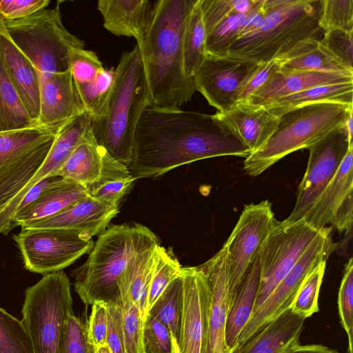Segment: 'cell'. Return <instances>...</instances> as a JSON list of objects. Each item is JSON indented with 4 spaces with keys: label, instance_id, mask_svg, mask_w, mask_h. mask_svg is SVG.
Returning <instances> with one entry per match:
<instances>
[{
    "label": "cell",
    "instance_id": "cell-1",
    "mask_svg": "<svg viewBox=\"0 0 353 353\" xmlns=\"http://www.w3.org/2000/svg\"><path fill=\"white\" fill-rule=\"evenodd\" d=\"M250 154L214 114L149 104L137 125L128 168L137 180L159 176L199 160L222 156L246 159Z\"/></svg>",
    "mask_w": 353,
    "mask_h": 353
},
{
    "label": "cell",
    "instance_id": "cell-2",
    "mask_svg": "<svg viewBox=\"0 0 353 353\" xmlns=\"http://www.w3.org/2000/svg\"><path fill=\"white\" fill-rule=\"evenodd\" d=\"M196 0H159L150 29L137 46L146 77L150 105L180 108L196 92L183 68V34Z\"/></svg>",
    "mask_w": 353,
    "mask_h": 353
},
{
    "label": "cell",
    "instance_id": "cell-3",
    "mask_svg": "<svg viewBox=\"0 0 353 353\" xmlns=\"http://www.w3.org/2000/svg\"><path fill=\"white\" fill-rule=\"evenodd\" d=\"M159 242L144 225H112L100 234L87 261L73 270L74 289L85 305L122 304L119 281L132 259Z\"/></svg>",
    "mask_w": 353,
    "mask_h": 353
},
{
    "label": "cell",
    "instance_id": "cell-4",
    "mask_svg": "<svg viewBox=\"0 0 353 353\" xmlns=\"http://www.w3.org/2000/svg\"><path fill=\"white\" fill-rule=\"evenodd\" d=\"M150 104L149 90L137 46L123 52L114 68V83L103 114L92 120L97 141L117 161L128 167L134 134Z\"/></svg>",
    "mask_w": 353,
    "mask_h": 353
},
{
    "label": "cell",
    "instance_id": "cell-5",
    "mask_svg": "<svg viewBox=\"0 0 353 353\" xmlns=\"http://www.w3.org/2000/svg\"><path fill=\"white\" fill-rule=\"evenodd\" d=\"M321 0H264L263 21L239 37L228 55L258 64L281 59L301 42L318 39Z\"/></svg>",
    "mask_w": 353,
    "mask_h": 353
},
{
    "label": "cell",
    "instance_id": "cell-6",
    "mask_svg": "<svg viewBox=\"0 0 353 353\" xmlns=\"http://www.w3.org/2000/svg\"><path fill=\"white\" fill-rule=\"evenodd\" d=\"M353 105L324 102L299 106L283 112L267 143L245 159V172L250 176H259L289 154L307 149L343 125Z\"/></svg>",
    "mask_w": 353,
    "mask_h": 353
},
{
    "label": "cell",
    "instance_id": "cell-7",
    "mask_svg": "<svg viewBox=\"0 0 353 353\" xmlns=\"http://www.w3.org/2000/svg\"><path fill=\"white\" fill-rule=\"evenodd\" d=\"M2 21L8 35L32 63L39 79L68 70L71 50L85 46L65 28L59 4L26 18Z\"/></svg>",
    "mask_w": 353,
    "mask_h": 353
},
{
    "label": "cell",
    "instance_id": "cell-8",
    "mask_svg": "<svg viewBox=\"0 0 353 353\" xmlns=\"http://www.w3.org/2000/svg\"><path fill=\"white\" fill-rule=\"evenodd\" d=\"M71 312L70 281L63 270L45 274L26 289L21 321L34 353H60L65 322Z\"/></svg>",
    "mask_w": 353,
    "mask_h": 353
},
{
    "label": "cell",
    "instance_id": "cell-9",
    "mask_svg": "<svg viewBox=\"0 0 353 353\" xmlns=\"http://www.w3.org/2000/svg\"><path fill=\"white\" fill-rule=\"evenodd\" d=\"M61 128L34 125L0 132V212L34 176Z\"/></svg>",
    "mask_w": 353,
    "mask_h": 353
},
{
    "label": "cell",
    "instance_id": "cell-10",
    "mask_svg": "<svg viewBox=\"0 0 353 353\" xmlns=\"http://www.w3.org/2000/svg\"><path fill=\"white\" fill-rule=\"evenodd\" d=\"M325 228L316 229L303 219L277 220L259 252L260 283L253 313Z\"/></svg>",
    "mask_w": 353,
    "mask_h": 353
},
{
    "label": "cell",
    "instance_id": "cell-11",
    "mask_svg": "<svg viewBox=\"0 0 353 353\" xmlns=\"http://www.w3.org/2000/svg\"><path fill=\"white\" fill-rule=\"evenodd\" d=\"M25 268L30 272L47 274L62 270L94 246L83 233L57 228L22 229L13 236Z\"/></svg>",
    "mask_w": 353,
    "mask_h": 353
},
{
    "label": "cell",
    "instance_id": "cell-12",
    "mask_svg": "<svg viewBox=\"0 0 353 353\" xmlns=\"http://www.w3.org/2000/svg\"><path fill=\"white\" fill-rule=\"evenodd\" d=\"M277 220L268 200L245 205L228 240L230 308ZM230 310V309H229Z\"/></svg>",
    "mask_w": 353,
    "mask_h": 353
},
{
    "label": "cell",
    "instance_id": "cell-13",
    "mask_svg": "<svg viewBox=\"0 0 353 353\" xmlns=\"http://www.w3.org/2000/svg\"><path fill=\"white\" fill-rule=\"evenodd\" d=\"M332 230L330 227L324 229L265 301L252 314L241 333L236 348L266 323L291 307L308 274L318 265L327 261L330 254L336 249L337 243L333 241Z\"/></svg>",
    "mask_w": 353,
    "mask_h": 353
},
{
    "label": "cell",
    "instance_id": "cell-14",
    "mask_svg": "<svg viewBox=\"0 0 353 353\" xmlns=\"http://www.w3.org/2000/svg\"><path fill=\"white\" fill-rule=\"evenodd\" d=\"M350 143L344 124L310 146L305 174L299 185L296 203L285 219H303L323 190L336 173Z\"/></svg>",
    "mask_w": 353,
    "mask_h": 353
},
{
    "label": "cell",
    "instance_id": "cell-15",
    "mask_svg": "<svg viewBox=\"0 0 353 353\" xmlns=\"http://www.w3.org/2000/svg\"><path fill=\"white\" fill-rule=\"evenodd\" d=\"M259 64L232 56H207L194 76L196 90L217 110L225 112L238 103L245 84Z\"/></svg>",
    "mask_w": 353,
    "mask_h": 353
},
{
    "label": "cell",
    "instance_id": "cell-16",
    "mask_svg": "<svg viewBox=\"0 0 353 353\" xmlns=\"http://www.w3.org/2000/svg\"><path fill=\"white\" fill-rule=\"evenodd\" d=\"M353 145L336 173L323 190L303 219L321 229L330 227L340 233L351 232L353 223Z\"/></svg>",
    "mask_w": 353,
    "mask_h": 353
},
{
    "label": "cell",
    "instance_id": "cell-17",
    "mask_svg": "<svg viewBox=\"0 0 353 353\" xmlns=\"http://www.w3.org/2000/svg\"><path fill=\"white\" fill-rule=\"evenodd\" d=\"M183 293L179 353H205L209 310L205 276L196 267H182Z\"/></svg>",
    "mask_w": 353,
    "mask_h": 353
},
{
    "label": "cell",
    "instance_id": "cell-18",
    "mask_svg": "<svg viewBox=\"0 0 353 353\" xmlns=\"http://www.w3.org/2000/svg\"><path fill=\"white\" fill-rule=\"evenodd\" d=\"M209 290L208 335L205 353H231L225 339L230 309L229 271L225 247L199 265Z\"/></svg>",
    "mask_w": 353,
    "mask_h": 353
},
{
    "label": "cell",
    "instance_id": "cell-19",
    "mask_svg": "<svg viewBox=\"0 0 353 353\" xmlns=\"http://www.w3.org/2000/svg\"><path fill=\"white\" fill-rule=\"evenodd\" d=\"M85 111L70 69L40 79V108L36 125L61 128Z\"/></svg>",
    "mask_w": 353,
    "mask_h": 353
},
{
    "label": "cell",
    "instance_id": "cell-20",
    "mask_svg": "<svg viewBox=\"0 0 353 353\" xmlns=\"http://www.w3.org/2000/svg\"><path fill=\"white\" fill-rule=\"evenodd\" d=\"M214 117L251 154L261 150L275 131L279 116L264 105L238 102L225 112H216Z\"/></svg>",
    "mask_w": 353,
    "mask_h": 353
},
{
    "label": "cell",
    "instance_id": "cell-21",
    "mask_svg": "<svg viewBox=\"0 0 353 353\" xmlns=\"http://www.w3.org/2000/svg\"><path fill=\"white\" fill-rule=\"evenodd\" d=\"M119 211V205H108L88 196L50 217L30 223L21 228L75 230L92 239L105 230Z\"/></svg>",
    "mask_w": 353,
    "mask_h": 353
},
{
    "label": "cell",
    "instance_id": "cell-22",
    "mask_svg": "<svg viewBox=\"0 0 353 353\" xmlns=\"http://www.w3.org/2000/svg\"><path fill=\"white\" fill-rule=\"evenodd\" d=\"M91 128V117L85 111L59 130L54 142L41 167L23 190L1 212L3 217L6 219H12L23 196L39 181L50 176H57V172Z\"/></svg>",
    "mask_w": 353,
    "mask_h": 353
},
{
    "label": "cell",
    "instance_id": "cell-23",
    "mask_svg": "<svg viewBox=\"0 0 353 353\" xmlns=\"http://www.w3.org/2000/svg\"><path fill=\"white\" fill-rule=\"evenodd\" d=\"M97 10L105 30L116 36L133 37L137 45L146 36L153 17L148 0H99Z\"/></svg>",
    "mask_w": 353,
    "mask_h": 353
},
{
    "label": "cell",
    "instance_id": "cell-24",
    "mask_svg": "<svg viewBox=\"0 0 353 353\" xmlns=\"http://www.w3.org/2000/svg\"><path fill=\"white\" fill-rule=\"evenodd\" d=\"M0 51L10 77L34 124L40 108V79L30 61L17 48L0 24Z\"/></svg>",
    "mask_w": 353,
    "mask_h": 353
},
{
    "label": "cell",
    "instance_id": "cell-25",
    "mask_svg": "<svg viewBox=\"0 0 353 353\" xmlns=\"http://www.w3.org/2000/svg\"><path fill=\"white\" fill-rule=\"evenodd\" d=\"M350 82H353V77L337 73L279 70L250 97L248 102L265 105L312 87Z\"/></svg>",
    "mask_w": 353,
    "mask_h": 353
},
{
    "label": "cell",
    "instance_id": "cell-26",
    "mask_svg": "<svg viewBox=\"0 0 353 353\" xmlns=\"http://www.w3.org/2000/svg\"><path fill=\"white\" fill-rule=\"evenodd\" d=\"M305 320L290 307L260 328L232 353H284L299 342Z\"/></svg>",
    "mask_w": 353,
    "mask_h": 353
},
{
    "label": "cell",
    "instance_id": "cell-27",
    "mask_svg": "<svg viewBox=\"0 0 353 353\" xmlns=\"http://www.w3.org/2000/svg\"><path fill=\"white\" fill-rule=\"evenodd\" d=\"M88 196L82 185L59 177L34 202L14 214L11 230L50 217Z\"/></svg>",
    "mask_w": 353,
    "mask_h": 353
},
{
    "label": "cell",
    "instance_id": "cell-28",
    "mask_svg": "<svg viewBox=\"0 0 353 353\" xmlns=\"http://www.w3.org/2000/svg\"><path fill=\"white\" fill-rule=\"evenodd\" d=\"M112 157L97 141L91 128L56 176L74 181L87 188L101 179Z\"/></svg>",
    "mask_w": 353,
    "mask_h": 353
},
{
    "label": "cell",
    "instance_id": "cell-29",
    "mask_svg": "<svg viewBox=\"0 0 353 353\" xmlns=\"http://www.w3.org/2000/svg\"><path fill=\"white\" fill-rule=\"evenodd\" d=\"M259 283L260 264L258 254L229 310L225 339L231 353L236 348L241 333L254 312Z\"/></svg>",
    "mask_w": 353,
    "mask_h": 353
},
{
    "label": "cell",
    "instance_id": "cell-30",
    "mask_svg": "<svg viewBox=\"0 0 353 353\" xmlns=\"http://www.w3.org/2000/svg\"><path fill=\"white\" fill-rule=\"evenodd\" d=\"M157 243L139 252L132 259L119 281L121 301H131L139 310L143 321L148 316V296Z\"/></svg>",
    "mask_w": 353,
    "mask_h": 353
},
{
    "label": "cell",
    "instance_id": "cell-31",
    "mask_svg": "<svg viewBox=\"0 0 353 353\" xmlns=\"http://www.w3.org/2000/svg\"><path fill=\"white\" fill-rule=\"evenodd\" d=\"M280 60V70L284 71L320 72L353 77V72L337 61L318 39L301 42Z\"/></svg>",
    "mask_w": 353,
    "mask_h": 353
},
{
    "label": "cell",
    "instance_id": "cell-32",
    "mask_svg": "<svg viewBox=\"0 0 353 353\" xmlns=\"http://www.w3.org/2000/svg\"><path fill=\"white\" fill-rule=\"evenodd\" d=\"M324 102L353 105V82L312 87L281 97L264 106L280 117L283 112L299 106Z\"/></svg>",
    "mask_w": 353,
    "mask_h": 353
},
{
    "label": "cell",
    "instance_id": "cell-33",
    "mask_svg": "<svg viewBox=\"0 0 353 353\" xmlns=\"http://www.w3.org/2000/svg\"><path fill=\"white\" fill-rule=\"evenodd\" d=\"M182 293L181 272L168 285L148 312V315L159 321L168 329L173 345V353H179Z\"/></svg>",
    "mask_w": 353,
    "mask_h": 353
},
{
    "label": "cell",
    "instance_id": "cell-34",
    "mask_svg": "<svg viewBox=\"0 0 353 353\" xmlns=\"http://www.w3.org/2000/svg\"><path fill=\"white\" fill-rule=\"evenodd\" d=\"M206 37L199 0H196L188 14L183 34V68L190 77L194 78L207 56Z\"/></svg>",
    "mask_w": 353,
    "mask_h": 353
},
{
    "label": "cell",
    "instance_id": "cell-35",
    "mask_svg": "<svg viewBox=\"0 0 353 353\" xmlns=\"http://www.w3.org/2000/svg\"><path fill=\"white\" fill-rule=\"evenodd\" d=\"M263 3L248 13L233 11L220 21L206 37L207 54L224 57L228 55L232 45L246 34L248 27L254 15L261 8Z\"/></svg>",
    "mask_w": 353,
    "mask_h": 353
},
{
    "label": "cell",
    "instance_id": "cell-36",
    "mask_svg": "<svg viewBox=\"0 0 353 353\" xmlns=\"http://www.w3.org/2000/svg\"><path fill=\"white\" fill-rule=\"evenodd\" d=\"M34 125L10 77L0 51V132Z\"/></svg>",
    "mask_w": 353,
    "mask_h": 353
},
{
    "label": "cell",
    "instance_id": "cell-37",
    "mask_svg": "<svg viewBox=\"0 0 353 353\" xmlns=\"http://www.w3.org/2000/svg\"><path fill=\"white\" fill-rule=\"evenodd\" d=\"M181 269L172 253L157 243L148 296V312L168 285L181 273Z\"/></svg>",
    "mask_w": 353,
    "mask_h": 353
},
{
    "label": "cell",
    "instance_id": "cell-38",
    "mask_svg": "<svg viewBox=\"0 0 353 353\" xmlns=\"http://www.w3.org/2000/svg\"><path fill=\"white\" fill-rule=\"evenodd\" d=\"M113 83L114 68H104L94 80L77 87L85 110L92 120L97 119L103 114Z\"/></svg>",
    "mask_w": 353,
    "mask_h": 353
},
{
    "label": "cell",
    "instance_id": "cell-39",
    "mask_svg": "<svg viewBox=\"0 0 353 353\" xmlns=\"http://www.w3.org/2000/svg\"><path fill=\"white\" fill-rule=\"evenodd\" d=\"M0 353H34L22 322L0 307Z\"/></svg>",
    "mask_w": 353,
    "mask_h": 353
},
{
    "label": "cell",
    "instance_id": "cell-40",
    "mask_svg": "<svg viewBox=\"0 0 353 353\" xmlns=\"http://www.w3.org/2000/svg\"><path fill=\"white\" fill-rule=\"evenodd\" d=\"M325 266L326 261H323L308 274L292 304V312L304 319L319 311L318 299Z\"/></svg>",
    "mask_w": 353,
    "mask_h": 353
},
{
    "label": "cell",
    "instance_id": "cell-41",
    "mask_svg": "<svg viewBox=\"0 0 353 353\" xmlns=\"http://www.w3.org/2000/svg\"><path fill=\"white\" fill-rule=\"evenodd\" d=\"M319 24L324 32L353 31V1L321 0Z\"/></svg>",
    "mask_w": 353,
    "mask_h": 353
},
{
    "label": "cell",
    "instance_id": "cell-42",
    "mask_svg": "<svg viewBox=\"0 0 353 353\" xmlns=\"http://www.w3.org/2000/svg\"><path fill=\"white\" fill-rule=\"evenodd\" d=\"M340 323L348 339L347 353H353V261L345 265L338 295Z\"/></svg>",
    "mask_w": 353,
    "mask_h": 353
},
{
    "label": "cell",
    "instance_id": "cell-43",
    "mask_svg": "<svg viewBox=\"0 0 353 353\" xmlns=\"http://www.w3.org/2000/svg\"><path fill=\"white\" fill-rule=\"evenodd\" d=\"M104 68L97 54L92 50L74 48L70 53L69 69L77 87L94 80Z\"/></svg>",
    "mask_w": 353,
    "mask_h": 353
},
{
    "label": "cell",
    "instance_id": "cell-44",
    "mask_svg": "<svg viewBox=\"0 0 353 353\" xmlns=\"http://www.w3.org/2000/svg\"><path fill=\"white\" fill-rule=\"evenodd\" d=\"M125 353H145L143 341L144 321L138 308L129 300H122Z\"/></svg>",
    "mask_w": 353,
    "mask_h": 353
},
{
    "label": "cell",
    "instance_id": "cell-45",
    "mask_svg": "<svg viewBox=\"0 0 353 353\" xmlns=\"http://www.w3.org/2000/svg\"><path fill=\"white\" fill-rule=\"evenodd\" d=\"M60 353H94L87 335V323L71 312L66 318Z\"/></svg>",
    "mask_w": 353,
    "mask_h": 353
},
{
    "label": "cell",
    "instance_id": "cell-46",
    "mask_svg": "<svg viewBox=\"0 0 353 353\" xmlns=\"http://www.w3.org/2000/svg\"><path fill=\"white\" fill-rule=\"evenodd\" d=\"M135 179L132 174L100 181L86 188L90 196L108 205H119L129 192Z\"/></svg>",
    "mask_w": 353,
    "mask_h": 353
},
{
    "label": "cell",
    "instance_id": "cell-47",
    "mask_svg": "<svg viewBox=\"0 0 353 353\" xmlns=\"http://www.w3.org/2000/svg\"><path fill=\"white\" fill-rule=\"evenodd\" d=\"M353 31L333 30L324 32L319 39L323 47L341 65L353 72Z\"/></svg>",
    "mask_w": 353,
    "mask_h": 353
},
{
    "label": "cell",
    "instance_id": "cell-48",
    "mask_svg": "<svg viewBox=\"0 0 353 353\" xmlns=\"http://www.w3.org/2000/svg\"><path fill=\"white\" fill-rule=\"evenodd\" d=\"M143 341L145 353H173L170 333L159 321L148 315L143 324Z\"/></svg>",
    "mask_w": 353,
    "mask_h": 353
},
{
    "label": "cell",
    "instance_id": "cell-49",
    "mask_svg": "<svg viewBox=\"0 0 353 353\" xmlns=\"http://www.w3.org/2000/svg\"><path fill=\"white\" fill-rule=\"evenodd\" d=\"M108 306L103 303L92 305V312L87 323V335L94 351L107 345Z\"/></svg>",
    "mask_w": 353,
    "mask_h": 353
},
{
    "label": "cell",
    "instance_id": "cell-50",
    "mask_svg": "<svg viewBox=\"0 0 353 353\" xmlns=\"http://www.w3.org/2000/svg\"><path fill=\"white\" fill-rule=\"evenodd\" d=\"M49 0H0V17L12 21L29 17L45 9Z\"/></svg>",
    "mask_w": 353,
    "mask_h": 353
},
{
    "label": "cell",
    "instance_id": "cell-51",
    "mask_svg": "<svg viewBox=\"0 0 353 353\" xmlns=\"http://www.w3.org/2000/svg\"><path fill=\"white\" fill-rule=\"evenodd\" d=\"M237 0H199L206 34L236 10Z\"/></svg>",
    "mask_w": 353,
    "mask_h": 353
},
{
    "label": "cell",
    "instance_id": "cell-52",
    "mask_svg": "<svg viewBox=\"0 0 353 353\" xmlns=\"http://www.w3.org/2000/svg\"><path fill=\"white\" fill-rule=\"evenodd\" d=\"M107 345L112 353H125L123 330L122 304L107 305Z\"/></svg>",
    "mask_w": 353,
    "mask_h": 353
},
{
    "label": "cell",
    "instance_id": "cell-53",
    "mask_svg": "<svg viewBox=\"0 0 353 353\" xmlns=\"http://www.w3.org/2000/svg\"><path fill=\"white\" fill-rule=\"evenodd\" d=\"M280 69V59L259 64L243 88L238 102L248 101L250 97L266 83L270 77Z\"/></svg>",
    "mask_w": 353,
    "mask_h": 353
},
{
    "label": "cell",
    "instance_id": "cell-54",
    "mask_svg": "<svg viewBox=\"0 0 353 353\" xmlns=\"http://www.w3.org/2000/svg\"><path fill=\"white\" fill-rule=\"evenodd\" d=\"M59 176H50L39 181L33 187H32L23 196L17 207L16 208L14 214L19 210L30 205L34 202L39 196L48 187L52 185Z\"/></svg>",
    "mask_w": 353,
    "mask_h": 353
},
{
    "label": "cell",
    "instance_id": "cell-55",
    "mask_svg": "<svg viewBox=\"0 0 353 353\" xmlns=\"http://www.w3.org/2000/svg\"><path fill=\"white\" fill-rule=\"evenodd\" d=\"M284 353H339L336 349L321 344L301 345L299 342L289 347Z\"/></svg>",
    "mask_w": 353,
    "mask_h": 353
},
{
    "label": "cell",
    "instance_id": "cell-56",
    "mask_svg": "<svg viewBox=\"0 0 353 353\" xmlns=\"http://www.w3.org/2000/svg\"><path fill=\"white\" fill-rule=\"evenodd\" d=\"M353 107L350 108L347 117L345 120L344 127L347 134L348 140L350 143H353Z\"/></svg>",
    "mask_w": 353,
    "mask_h": 353
},
{
    "label": "cell",
    "instance_id": "cell-57",
    "mask_svg": "<svg viewBox=\"0 0 353 353\" xmlns=\"http://www.w3.org/2000/svg\"><path fill=\"white\" fill-rule=\"evenodd\" d=\"M94 353H112L107 345H103L94 351Z\"/></svg>",
    "mask_w": 353,
    "mask_h": 353
},
{
    "label": "cell",
    "instance_id": "cell-58",
    "mask_svg": "<svg viewBox=\"0 0 353 353\" xmlns=\"http://www.w3.org/2000/svg\"><path fill=\"white\" fill-rule=\"evenodd\" d=\"M1 21H2V19H1V17H0V24H1Z\"/></svg>",
    "mask_w": 353,
    "mask_h": 353
}]
</instances>
